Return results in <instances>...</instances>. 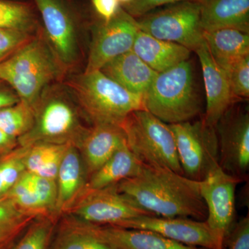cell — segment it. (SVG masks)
<instances>
[{
	"label": "cell",
	"mask_w": 249,
	"mask_h": 249,
	"mask_svg": "<svg viewBox=\"0 0 249 249\" xmlns=\"http://www.w3.org/2000/svg\"><path fill=\"white\" fill-rule=\"evenodd\" d=\"M37 21L29 5L20 1L0 0V28L32 33Z\"/></svg>",
	"instance_id": "f1b7e54d"
},
{
	"label": "cell",
	"mask_w": 249,
	"mask_h": 249,
	"mask_svg": "<svg viewBox=\"0 0 249 249\" xmlns=\"http://www.w3.org/2000/svg\"><path fill=\"white\" fill-rule=\"evenodd\" d=\"M219 142V165L225 173L243 181L249 168L248 109L234 104L215 126Z\"/></svg>",
	"instance_id": "8fae6325"
},
{
	"label": "cell",
	"mask_w": 249,
	"mask_h": 249,
	"mask_svg": "<svg viewBox=\"0 0 249 249\" xmlns=\"http://www.w3.org/2000/svg\"><path fill=\"white\" fill-rule=\"evenodd\" d=\"M33 37L29 33L0 28V62L11 56Z\"/></svg>",
	"instance_id": "d6a6232c"
},
{
	"label": "cell",
	"mask_w": 249,
	"mask_h": 249,
	"mask_svg": "<svg viewBox=\"0 0 249 249\" xmlns=\"http://www.w3.org/2000/svg\"><path fill=\"white\" fill-rule=\"evenodd\" d=\"M12 247H9V246L0 245V249H11Z\"/></svg>",
	"instance_id": "ab89813d"
},
{
	"label": "cell",
	"mask_w": 249,
	"mask_h": 249,
	"mask_svg": "<svg viewBox=\"0 0 249 249\" xmlns=\"http://www.w3.org/2000/svg\"><path fill=\"white\" fill-rule=\"evenodd\" d=\"M119 1L120 4H123L124 5L128 4L129 2H130L132 0H118Z\"/></svg>",
	"instance_id": "f35d334b"
},
{
	"label": "cell",
	"mask_w": 249,
	"mask_h": 249,
	"mask_svg": "<svg viewBox=\"0 0 249 249\" xmlns=\"http://www.w3.org/2000/svg\"><path fill=\"white\" fill-rule=\"evenodd\" d=\"M227 249H249V217L242 218L228 236Z\"/></svg>",
	"instance_id": "e575fe53"
},
{
	"label": "cell",
	"mask_w": 249,
	"mask_h": 249,
	"mask_svg": "<svg viewBox=\"0 0 249 249\" xmlns=\"http://www.w3.org/2000/svg\"><path fill=\"white\" fill-rule=\"evenodd\" d=\"M93 9L104 22L112 19L121 9L118 0H91Z\"/></svg>",
	"instance_id": "d590c367"
},
{
	"label": "cell",
	"mask_w": 249,
	"mask_h": 249,
	"mask_svg": "<svg viewBox=\"0 0 249 249\" xmlns=\"http://www.w3.org/2000/svg\"><path fill=\"white\" fill-rule=\"evenodd\" d=\"M242 181L225 173L219 165L199 181L201 196L207 209L205 222L213 234L218 249H224L233 225L236 186Z\"/></svg>",
	"instance_id": "30bf717a"
},
{
	"label": "cell",
	"mask_w": 249,
	"mask_h": 249,
	"mask_svg": "<svg viewBox=\"0 0 249 249\" xmlns=\"http://www.w3.org/2000/svg\"><path fill=\"white\" fill-rule=\"evenodd\" d=\"M65 69L46 37L34 36L0 62V80L14 89L20 101L34 107Z\"/></svg>",
	"instance_id": "7a4b0ae2"
},
{
	"label": "cell",
	"mask_w": 249,
	"mask_h": 249,
	"mask_svg": "<svg viewBox=\"0 0 249 249\" xmlns=\"http://www.w3.org/2000/svg\"><path fill=\"white\" fill-rule=\"evenodd\" d=\"M203 32L235 29L249 33V0H196Z\"/></svg>",
	"instance_id": "d6986e66"
},
{
	"label": "cell",
	"mask_w": 249,
	"mask_h": 249,
	"mask_svg": "<svg viewBox=\"0 0 249 249\" xmlns=\"http://www.w3.org/2000/svg\"><path fill=\"white\" fill-rule=\"evenodd\" d=\"M142 163L129 150L126 142L88 178L85 190H98L114 186L140 171Z\"/></svg>",
	"instance_id": "7402d4cb"
},
{
	"label": "cell",
	"mask_w": 249,
	"mask_h": 249,
	"mask_svg": "<svg viewBox=\"0 0 249 249\" xmlns=\"http://www.w3.org/2000/svg\"><path fill=\"white\" fill-rule=\"evenodd\" d=\"M88 175L79 150L70 145L64 155L55 178L57 199L55 214L60 218L67 214L86 188Z\"/></svg>",
	"instance_id": "e0dca14e"
},
{
	"label": "cell",
	"mask_w": 249,
	"mask_h": 249,
	"mask_svg": "<svg viewBox=\"0 0 249 249\" xmlns=\"http://www.w3.org/2000/svg\"><path fill=\"white\" fill-rule=\"evenodd\" d=\"M211 56L223 70L249 55V33L221 29L203 34Z\"/></svg>",
	"instance_id": "603a6c76"
},
{
	"label": "cell",
	"mask_w": 249,
	"mask_h": 249,
	"mask_svg": "<svg viewBox=\"0 0 249 249\" xmlns=\"http://www.w3.org/2000/svg\"><path fill=\"white\" fill-rule=\"evenodd\" d=\"M139 30L135 18L121 7L112 19L95 28L84 72L101 70L108 62L132 50Z\"/></svg>",
	"instance_id": "7c38bea8"
},
{
	"label": "cell",
	"mask_w": 249,
	"mask_h": 249,
	"mask_svg": "<svg viewBox=\"0 0 249 249\" xmlns=\"http://www.w3.org/2000/svg\"><path fill=\"white\" fill-rule=\"evenodd\" d=\"M116 188L154 215L198 221L207 217L199 181L167 168L142 164L136 176Z\"/></svg>",
	"instance_id": "6da1fadb"
},
{
	"label": "cell",
	"mask_w": 249,
	"mask_h": 249,
	"mask_svg": "<svg viewBox=\"0 0 249 249\" xmlns=\"http://www.w3.org/2000/svg\"><path fill=\"white\" fill-rule=\"evenodd\" d=\"M100 71L127 91L142 97L158 73L132 50L108 62Z\"/></svg>",
	"instance_id": "ffe728a7"
},
{
	"label": "cell",
	"mask_w": 249,
	"mask_h": 249,
	"mask_svg": "<svg viewBox=\"0 0 249 249\" xmlns=\"http://www.w3.org/2000/svg\"><path fill=\"white\" fill-rule=\"evenodd\" d=\"M121 127L129 150L142 164L183 175L169 124L142 109L131 113Z\"/></svg>",
	"instance_id": "8992f818"
},
{
	"label": "cell",
	"mask_w": 249,
	"mask_h": 249,
	"mask_svg": "<svg viewBox=\"0 0 249 249\" xmlns=\"http://www.w3.org/2000/svg\"><path fill=\"white\" fill-rule=\"evenodd\" d=\"M40 11L45 37L57 58L66 68L78 56L76 24L62 0H34Z\"/></svg>",
	"instance_id": "5bb4252c"
},
{
	"label": "cell",
	"mask_w": 249,
	"mask_h": 249,
	"mask_svg": "<svg viewBox=\"0 0 249 249\" xmlns=\"http://www.w3.org/2000/svg\"><path fill=\"white\" fill-rule=\"evenodd\" d=\"M36 218L22 212L9 198H0V245L12 247Z\"/></svg>",
	"instance_id": "484cf974"
},
{
	"label": "cell",
	"mask_w": 249,
	"mask_h": 249,
	"mask_svg": "<svg viewBox=\"0 0 249 249\" xmlns=\"http://www.w3.org/2000/svg\"><path fill=\"white\" fill-rule=\"evenodd\" d=\"M68 85L91 125L121 126L131 113L144 109L142 96L127 91L100 70L84 72Z\"/></svg>",
	"instance_id": "3957f363"
},
{
	"label": "cell",
	"mask_w": 249,
	"mask_h": 249,
	"mask_svg": "<svg viewBox=\"0 0 249 249\" xmlns=\"http://www.w3.org/2000/svg\"><path fill=\"white\" fill-rule=\"evenodd\" d=\"M18 146V139L11 137L0 129V156L9 153Z\"/></svg>",
	"instance_id": "74e56055"
},
{
	"label": "cell",
	"mask_w": 249,
	"mask_h": 249,
	"mask_svg": "<svg viewBox=\"0 0 249 249\" xmlns=\"http://www.w3.org/2000/svg\"><path fill=\"white\" fill-rule=\"evenodd\" d=\"M58 221L51 216L36 217L11 249H50Z\"/></svg>",
	"instance_id": "4316f807"
},
{
	"label": "cell",
	"mask_w": 249,
	"mask_h": 249,
	"mask_svg": "<svg viewBox=\"0 0 249 249\" xmlns=\"http://www.w3.org/2000/svg\"><path fill=\"white\" fill-rule=\"evenodd\" d=\"M136 20L141 31L160 40L182 45L191 52H196L204 42L200 6L195 0L166 5Z\"/></svg>",
	"instance_id": "52a82bcc"
},
{
	"label": "cell",
	"mask_w": 249,
	"mask_h": 249,
	"mask_svg": "<svg viewBox=\"0 0 249 249\" xmlns=\"http://www.w3.org/2000/svg\"><path fill=\"white\" fill-rule=\"evenodd\" d=\"M50 249H114L100 242L80 227L73 216L59 219Z\"/></svg>",
	"instance_id": "d4e9b609"
},
{
	"label": "cell",
	"mask_w": 249,
	"mask_h": 249,
	"mask_svg": "<svg viewBox=\"0 0 249 249\" xmlns=\"http://www.w3.org/2000/svg\"><path fill=\"white\" fill-rule=\"evenodd\" d=\"M227 74L232 96L237 100L249 97V55L232 63L224 70Z\"/></svg>",
	"instance_id": "1f68e13d"
},
{
	"label": "cell",
	"mask_w": 249,
	"mask_h": 249,
	"mask_svg": "<svg viewBox=\"0 0 249 249\" xmlns=\"http://www.w3.org/2000/svg\"><path fill=\"white\" fill-rule=\"evenodd\" d=\"M195 52L200 62L206 91V109L203 118L208 124L215 127L236 101L225 71L211 56L205 41Z\"/></svg>",
	"instance_id": "2e32d148"
},
{
	"label": "cell",
	"mask_w": 249,
	"mask_h": 249,
	"mask_svg": "<svg viewBox=\"0 0 249 249\" xmlns=\"http://www.w3.org/2000/svg\"><path fill=\"white\" fill-rule=\"evenodd\" d=\"M27 145L19 146L0 156V198L4 197L26 171L24 158Z\"/></svg>",
	"instance_id": "f546056e"
},
{
	"label": "cell",
	"mask_w": 249,
	"mask_h": 249,
	"mask_svg": "<svg viewBox=\"0 0 249 249\" xmlns=\"http://www.w3.org/2000/svg\"><path fill=\"white\" fill-rule=\"evenodd\" d=\"M183 1L191 0H132L128 4L124 5V9L136 19L161 6Z\"/></svg>",
	"instance_id": "836d02e7"
},
{
	"label": "cell",
	"mask_w": 249,
	"mask_h": 249,
	"mask_svg": "<svg viewBox=\"0 0 249 249\" xmlns=\"http://www.w3.org/2000/svg\"><path fill=\"white\" fill-rule=\"evenodd\" d=\"M169 125L184 176L200 181L219 166V142L215 127L206 122L204 118Z\"/></svg>",
	"instance_id": "ba28073f"
},
{
	"label": "cell",
	"mask_w": 249,
	"mask_h": 249,
	"mask_svg": "<svg viewBox=\"0 0 249 249\" xmlns=\"http://www.w3.org/2000/svg\"><path fill=\"white\" fill-rule=\"evenodd\" d=\"M132 50L157 73L186 61L191 51L175 42L160 40L139 29Z\"/></svg>",
	"instance_id": "44dd1931"
},
{
	"label": "cell",
	"mask_w": 249,
	"mask_h": 249,
	"mask_svg": "<svg viewBox=\"0 0 249 249\" xmlns=\"http://www.w3.org/2000/svg\"><path fill=\"white\" fill-rule=\"evenodd\" d=\"M67 214L91 224L109 226L140 216L154 215L118 191L116 185L85 190Z\"/></svg>",
	"instance_id": "9c48e42d"
},
{
	"label": "cell",
	"mask_w": 249,
	"mask_h": 249,
	"mask_svg": "<svg viewBox=\"0 0 249 249\" xmlns=\"http://www.w3.org/2000/svg\"><path fill=\"white\" fill-rule=\"evenodd\" d=\"M142 100L144 109L165 124L193 121L201 103L190 60L157 73Z\"/></svg>",
	"instance_id": "277c9868"
},
{
	"label": "cell",
	"mask_w": 249,
	"mask_h": 249,
	"mask_svg": "<svg viewBox=\"0 0 249 249\" xmlns=\"http://www.w3.org/2000/svg\"><path fill=\"white\" fill-rule=\"evenodd\" d=\"M116 227L150 231L183 245L218 249L213 234L205 221L191 218L144 215L124 221Z\"/></svg>",
	"instance_id": "4fadbf2b"
},
{
	"label": "cell",
	"mask_w": 249,
	"mask_h": 249,
	"mask_svg": "<svg viewBox=\"0 0 249 249\" xmlns=\"http://www.w3.org/2000/svg\"><path fill=\"white\" fill-rule=\"evenodd\" d=\"M5 196L11 199L18 209L25 213L36 217L49 216L45 213L39 202L27 171L24 172Z\"/></svg>",
	"instance_id": "4dcf8cb0"
},
{
	"label": "cell",
	"mask_w": 249,
	"mask_h": 249,
	"mask_svg": "<svg viewBox=\"0 0 249 249\" xmlns=\"http://www.w3.org/2000/svg\"><path fill=\"white\" fill-rule=\"evenodd\" d=\"M121 126L93 124L89 127L78 147L89 178L125 142Z\"/></svg>",
	"instance_id": "ac0fdd59"
},
{
	"label": "cell",
	"mask_w": 249,
	"mask_h": 249,
	"mask_svg": "<svg viewBox=\"0 0 249 249\" xmlns=\"http://www.w3.org/2000/svg\"><path fill=\"white\" fill-rule=\"evenodd\" d=\"M77 219L88 233L114 249H207L183 245L150 231L97 225Z\"/></svg>",
	"instance_id": "9a60e30c"
},
{
	"label": "cell",
	"mask_w": 249,
	"mask_h": 249,
	"mask_svg": "<svg viewBox=\"0 0 249 249\" xmlns=\"http://www.w3.org/2000/svg\"><path fill=\"white\" fill-rule=\"evenodd\" d=\"M34 119V107L24 101L0 108V129L18 139L31 130Z\"/></svg>",
	"instance_id": "83f0119b"
},
{
	"label": "cell",
	"mask_w": 249,
	"mask_h": 249,
	"mask_svg": "<svg viewBox=\"0 0 249 249\" xmlns=\"http://www.w3.org/2000/svg\"><path fill=\"white\" fill-rule=\"evenodd\" d=\"M20 101L14 89L0 80V108L11 106Z\"/></svg>",
	"instance_id": "8d00e7d4"
},
{
	"label": "cell",
	"mask_w": 249,
	"mask_h": 249,
	"mask_svg": "<svg viewBox=\"0 0 249 249\" xmlns=\"http://www.w3.org/2000/svg\"><path fill=\"white\" fill-rule=\"evenodd\" d=\"M34 109V125L18 139L19 145L47 142L79 147L89 127L81 122L76 106L65 93L49 87Z\"/></svg>",
	"instance_id": "5b68a950"
},
{
	"label": "cell",
	"mask_w": 249,
	"mask_h": 249,
	"mask_svg": "<svg viewBox=\"0 0 249 249\" xmlns=\"http://www.w3.org/2000/svg\"><path fill=\"white\" fill-rule=\"evenodd\" d=\"M70 145L47 142L27 145L24 158L26 171L55 180L62 159Z\"/></svg>",
	"instance_id": "cb8c5ba5"
}]
</instances>
